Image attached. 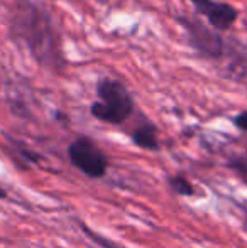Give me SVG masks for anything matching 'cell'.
I'll return each instance as SVG.
<instances>
[{
  "label": "cell",
  "instance_id": "obj_1",
  "mask_svg": "<svg viewBox=\"0 0 247 248\" xmlns=\"http://www.w3.org/2000/svg\"><path fill=\"white\" fill-rule=\"evenodd\" d=\"M10 34L26 44L43 68L56 73L65 68L61 36L51 14L37 0H16L10 16Z\"/></svg>",
  "mask_w": 247,
  "mask_h": 248
},
{
  "label": "cell",
  "instance_id": "obj_2",
  "mask_svg": "<svg viewBox=\"0 0 247 248\" xmlns=\"http://www.w3.org/2000/svg\"><path fill=\"white\" fill-rule=\"evenodd\" d=\"M99 101L90 107V113L105 124L120 125L134 111V98L122 81L114 78H102L97 83Z\"/></svg>",
  "mask_w": 247,
  "mask_h": 248
},
{
  "label": "cell",
  "instance_id": "obj_3",
  "mask_svg": "<svg viewBox=\"0 0 247 248\" xmlns=\"http://www.w3.org/2000/svg\"><path fill=\"white\" fill-rule=\"evenodd\" d=\"M178 22L186 32L188 44L200 58L220 61L225 54V39L220 31L208 27L197 17H178Z\"/></svg>",
  "mask_w": 247,
  "mask_h": 248
},
{
  "label": "cell",
  "instance_id": "obj_4",
  "mask_svg": "<svg viewBox=\"0 0 247 248\" xmlns=\"http://www.w3.org/2000/svg\"><path fill=\"white\" fill-rule=\"evenodd\" d=\"M68 157L69 162L83 172L86 177L92 179H100L107 174L109 169V159L105 152L95 144L90 137L75 139L68 147Z\"/></svg>",
  "mask_w": 247,
  "mask_h": 248
},
{
  "label": "cell",
  "instance_id": "obj_5",
  "mask_svg": "<svg viewBox=\"0 0 247 248\" xmlns=\"http://www.w3.org/2000/svg\"><path fill=\"white\" fill-rule=\"evenodd\" d=\"M195 7V12L207 17L208 24L214 29L229 31L239 19V10L227 2H217V0H190Z\"/></svg>",
  "mask_w": 247,
  "mask_h": 248
},
{
  "label": "cell",
  "instance_id": "obj_6",
  "mask_svg": "<svg viewBox=\"0 0 247 248\" xmlns=\"http://www.w3.org/2000/svg\"><path fill=\"white\" fill-rule=\"evenodd\" d=\"M132 142L137 147L144 150H158L159 149V139H158V128L151 122H144V124L137 125L135 130L132 132Z\"/></svg>",
  "mask_w": 247,
  "mask_h": 248
},
{
  "label": "cell",
  "instance_id": "obj_7",
  "mask_svg": "<svg viewBox=\"0 0 247 248\" xmlns=\"http://www.w3.org/2000/svg\"><path fill=\"white\" fill-rule=\"evenodd\" d=\"M168 186L178 196H193L195 194V187L185 176L178 174V176H171L168 179Z\"/></svg>",
  "mask_w": 247,
  "mask_h": 248
},
{
  "label": "cell",
  "instance_id": "obj_8",
  "mask_svg": "<svg viewBox=\"0 0 247 248\" xmlns=\"http://www.w3.org/2000/svg\"><path fill=\"white\" fill-rule=\"evenodd\" d=\"M229 167H231L244 183H247V155L232 157V159L229 160Z\"/></svg>",
  "mask_w": 247,
  "mask_h": 248
},
{
  "label": "cell",
  "instance_id": "obj_9",
  "mask_svg": "<svg viewBox=\"0 0 247 248\" xmlns=\"http://www.w3.org/2000/svg\"><path fill=\"white\" fill-rule=\"evenodd\" d=\"M234 125L242 132H247V110L241 111L234 117Z\"/></svg>",
  "mask_w": 247,
  "mask_h": 248
},
{
  "label": "cell",
  "instance_id": "obj_10",
  "mask_svg": "<svg viewBox=\"0 0 247 248\" xmlns=\"http://www.w3.org/2000/svg\"><path fill=\"white\" fill-rule=\"evenodd\" d=\"M5 198H7V191L0 187V199H5Z\"/></svg>",
  "mask_w": 247,
  "mask_h": 248
}]
</instances>
